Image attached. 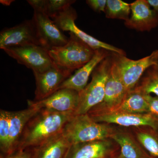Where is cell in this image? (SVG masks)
<instances>
[{"mask_svg":"<svg viewBox=\"0 0 158 158\" xmlns=\"http://www.w3.org/2000/svg\"><path fill=\"white\" fill-rule=\"evenodd\" d=\"M75 115L74 112L59 113L40 110L26 124L17 150L34 147L62 132L65 125Z\"/></svg>","mask_w":158,"mask_h":158,"instance_id":"obj_1","label":"cell"},{"mask_svg":"<svg viewBox=\"0 0 158 158\" xmlns=\"http://www.w3.org/2000/svg\"><path fill=\"white\" fill-rule=\"evenodd\" d=\"M68 42L48 51L53 65L67 78L87 64L93 58L95 50L69 32Z\"/></svg>","mask_w":158,"mask_h":158,"instance_id":"obj_2","label":"cell"},{"mask_svg":"<svg viewBox=\"0 0 158 158\" xmlns=\"http://www.w3.org/2000/svg\"><path fill=\"white\" fill-rule=\"evenodd\" d=\"M111 125L96 122L88 113L75 115L65 125L62 133L73 145L111 138L117 130Z\"/></svg>","mask_w":158,"mask_h":158,"instance_id":"obj_3","label":"cell"},{"mask_svg":"<svg viewBox=\"0 0 158 158\" xmlns=\"http://www.w3.org/2000/svg\"><path fill=\"white\" fill-rule=\"evenodd\" d=\"M112 64V57H107L94 70L90 83L79 93V104L75 115L87 114L103 101Z\"/></svg>","mask_w":158,"mask_h":158,"instance_id":"obj_4","label":"cell"},{"mask_svg":"<svg viewBox=\"0 0 158 158\" xmlns=\"http://www.w3.org/2000/svg\"><path fill=\"white\" fill-rule=\"evenodd\" d=\"M113 54V63L128 91L135 87L148 69L158 64V49L154 51L148 56L137 60L115 53Z\"/></svg>","mask_w":158,"mask_h":158,"instance_id":"obj_5","label":"cell"},{"mask_svg":"<svg viewBox=\"0 0 158 158\" xmlns=\"http://www.w3.org/2000/svg\"><path fill=\"white\" fill-rule=\"evenodd\" d=\"M3 50L18 63L32 69L33 73H42L55 67L48 50L40 46L11 47Z\"/></svg>","mask_w":158,"mask_h":158,"instance_id":"obj_6","label":"cell"},{"mask_svg":"<svg viewBox=\"0 0 158 158\" xmlns=\"http://www.w3.org/2000/svg\"><path fill=\"white\" fill-rule=\"evenodd\" d=\"M127 92L112 60V65L106 83L103 100L91 109L88 112V115L94 116L113 112L121 104Z\"/></svg>","mask_w":158,"mask_h":158,"instance_id":"obj_7","label":"cell"},{"mask_svg":"<svg viewBox=\"0 0 158 158\" xmlns=\"http://www.w3.org/2000/svg\"><path fill=\"white\" fill-rule=\"evenodd\" d=\"M77 16L75 10L71 6L52 19L61 31H69L74 34L94 50L103 49L113 53L126 56L124 51L121 49L97 39L79 29L75 23Z\"/></svg>","mask_w":158,"mask_h":158,"instance_id":"obj_8","label":"cell"},{"mask_svg":"<svg viewBox=\"0 0 158 158\" xmlns=\"http://www.w3.org/2000/svg\"><path fill=\"white\" fill-rule=\"evenodd\" d=\"M32 20L34 22L40 46L49 50L62 46L68 42L69 37L62 31L44 11L34 9Z\"/></svg>","mask_w":158,"mask_h":158,"instance_id":"obj_9","label":"cell"},{"mask_svg":"<svg viewBox=\"0 0 158 158\" xmlns=\"http://www.w3.org/2000/svg\"><path fill=\"white\" fill-rule=\"evenodd\" d=\"M39 45L37 31L32 19L25 20L12 27L3 29L0 33V48Z\"/></svg>","mask_w":158,"mask_h":158,"instance_id":"obj_10","label":"cell"},{"mask_svg":"<svg viewBox=\"0 0 158 158\" xmlns=\"http://www.w3.org/2000/svg\"><path fill=\"white\" fill-rule=\"evenodd\" d=\"M79 92L67 88L59 89L42 100H28V106L54 113L74 112L77 109Z\"/></svg>","mask_w":158,"mask_h":158,"instance_id":"obj_11","label":"cell"},{"mask_svg":"<svg viewBox=\"0 0 158 158\" xmlns=\"http://www.w3.org/2000/svg\"><path fill=\"white\" fill-rule=\"evenodd\" d=\"M119 148L112 138L73 144L66 158H118Z\"/></svg>","mask_w":158,"mask_h":158,"instance_id":"obj_12","label":"cell"},{"mask_svg":"<svg viewBox=\"0 0 158 158\" xmlns=\"http://www.w3.org/2000/svg\"><path fill=\"white\" fill-rule=\"evenodd\" d=\"M90 117L98 123L116 124L124 127H148L158 131V116L151 113L132 114L112 112Z\"/></svg>","mask_w":158,"mask_h":158,"instance_id":"obj_13","label":"cell"},{"mask_svg":"<svg viewBox=\"0 0 158 158\" xmlns=\"http://www.w3.org/2000/svg\"><path fill=\"white\" fill-rule=\"evenodd\" d=\"M131 17L125 21L130 29L139 31H149L158 26V16L147 0H136L131 4Z\"/></svg>","mask_w":158,"mask_h":158,"instance_id":"obj_14","label":"cell"},{"mask_svg":"<svg viewBox=\"0 0 158 158\" xmlns=\"http://www.w3.org/2000/svg\"><path fill=\"white\" fill-rule=\"evenodd\" d=\"M109 52L103 49L95 50L92 59L66 79L60 85L59 90L67 88L76 90L79 93L84 90L88 85L89 77L95 68L104 59L110 56Z\"/></svg>","mask_w":158,"mask_h":158,"instance_id":"obj_15","label":"cell"},{"mask_svg":"<svg viewBox=\"0 0 158 158\" xmlns=\"http://www.w3.org/2000/svg\"><path fill=\"white\" fill-rule=\"evenodd\" d=\"M71 145L62 132L38 145L28 148L32 158H66Z\"/></svg>","mask_w":158,"mask_h":158,"instance_id":"obj_16","label":"cell"},{"mask_svg":"<svg viewBox=\"0 0 158 158\" xmlns=\"http://www.w3.org/2000/svg\"><path fill=\"white\" fill-rule=\"evenodd\" d=\"M36 81L35 99L38 101L47 98L59 90L67 77L55 67L42 73H33Z\"/></svg>","mask_w":158,"mask_h":158,"instance_id":"obj_17","label":"cell"},{"mask_svg":"<svg viewBox=\"0 0 158 158\" xmlns=\"http://www.w3.org/2000/svg\"><path fill=\"white\" fill-rule=\"evenodd\" d=\"M39 111V110L36 108L28 106L25 110L11 112L8 155L17 150L26 124Z\"/></svg>","mask_w":158,"mask_h":158,"instance_id":"obj_18","label":"cell"},{"mask_svg":"<svg viewBox=\"0 0 158 158\" xmlns=\"http://www.w3.org/2000/svg\"><path fill=\"white\" fill-rule=\"evenodd\" d=\"M119 148L118 158H151L135 137L125 131L117 129L111 136Z\"/></svg>","mask_w":158,"mask_h":158,"instance_id":"obj_19","label":"cell"},{"mask_svg":"<svg viewBox=\"0 0 158 158\" xmlns=\"http://www.w3.org/2000/svg\"><path fill=\"white\" fill-rule=\"evenodd\" d=\"M113 112L145 114L149 113V111L144 94L133 89L128 91L121 104Z\"/></svg>","mask_w":158,"mask_h":158,"instance_id":"obj_20","label":"cell"},{"mask_svg":"<svg viewBox=\"0 0 158 158\" xmlns=\"http://www.w3.org/2000/svg\"><path fill=\"white\" fill-rule=\"evenodd\" d=\"M135 137L151 156L158 158V133L148 127H134Z\"/></svg>","mask_w":158,"mask_h":158,"instance_id":"obj_21","label":"cell"},{"mask_svg":"<svg viewBox=\"0 0 158 158\" xmlns=\"http://www.w3.org/2000/svg\"><path fill=\"white\" fill-rule=\"evenodd\" d=\"M134 89L143 94L152 93L158 97V64L148 69Z\"/></svg>","mask_w":158,"mask_h":158,"instance_id":"obj_22","label":"cell"},{"mask_svg":"<svg viewBox=\"0 0 158 158\" xmlns=\"http://www.w3.org/2000/svg\"><path fill=\"white\" fill-rule=\"evenodd\" d=\"M105 12L108 18L124 20L126 21L130 18L131 4L122 0H108Z\"/></svg>","mask_w":158,"mask_h":158,"instance_id":"obj_23","label":"cell"},{"mask_svg":"<svg viewBox=\"0 0 158 158\" xmlns=\"http://www.w3.org/2000/svg\"><path fill=\"white\" fill-rule=\"evenodd\" d=\"M11 111L0 110V150L1 156H7L9 151V130Z\"/></svg>","mask_w":158,"mask_h":158,"instance_id":"obj_24","label":"cell"},{"mask_svg":"<svg viewBox=\"0 0 158 158\" xmlns=\"http://www.w3.org/2000/svg\"><path fill=\"white\" fill-rule=\"evenodd\" d=\"M75 2L74 0H45L44 12L52 19L70 8Z\"/></svg>","mask_w":158,"mask_h":158,"instance_id":"obj_25","label":"cell"},{"mask_svg":"<svg viewBox=\"0 0 158 158\" xmlns=\"http://www.w3.org/2000/svg\"><path fill=\"white\" fill-rule=\"evenodd\" d=\"M149 107V113L158 116V97L152 96L151 94H144Z\"/></svg>","mask_w":158,"mask_h":158,"instance_id":"obj_26","label":"cell"},{"mask_svg":"<svg viewBox=\"0 0 158 158\" xmlns=\"http://www.w3.org/2000/svg\"><path fill=\"white\" fill-rule=\"evenodd\" d=\"M86 3L94 11L97 12H105L106 0H88L86 1Z\"/></svg>","mask_w":158,"mask_h":158,"instance_id":"obj_27","label":"cell"},{"mask_svg":"<svg viewBox=\"0 0 158 158\" xmlns=\"http://www.w3.org/2000/svg\"><path fill=\"white\" fill-rule=\"evenodd\" d=\"M1 158H32L31 154L28 148L19 150L7 156H1Z\"/></svg>","mask_w":158,"mask_h":158,"instance_id":"obj_28","label":"cell"},{"mask_svg":"<svg viewBox=\"0 0 158 158\" xmlns=\"http://www.w3.org/2000/svg\"><path fill=\"white\" fill-rule=\"evenodd\" d=\"M147 2L158 16V0H147Z\"/></svg>","mask_w":158,"mask_h":158,"instance_id":"obj_29","label":"cell"},{"mask_svg":"<svg viewBox=\"0 0 158 158\" xmlns=\"http://www.w3.org/2000/svg\"><path fill=\"white\" fill-rule=\"evenodd\" d=\"M13 0H1L0 3L5 6H9L12 2H14Z\"/></svg>","mask_w":158,"mask_h":158,"instance_id":"obj_30","label":"cell"},{"mask_svg":"<svg viewBox=\"0 0 158 158\" xmlns=\"http://www.w3.org/2000/svg\"><path fill=\"white\" fill-rule=\"evenodd\" d=\"M151 158H157L153 157H152V156Z\"/></svg>","mask_w":158,"mask_h":158,"instance_id":"obj_31","label":"cell"},{"mask_svg":"<svg viewBox=\"0 0 158 158\" xmlns=\"http://www.w3.org/2000/svg\"></svg>","mask_w":158,"mask_h":158,"instance_id":"obj_32","label":"cell"}]
</instances>
